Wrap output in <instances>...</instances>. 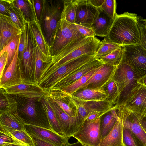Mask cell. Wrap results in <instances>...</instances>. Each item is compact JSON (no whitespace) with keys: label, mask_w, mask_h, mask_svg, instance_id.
Masks as SVG:
<instances>
[{"label":"cell","mask_w":146,"mask_h":146,"mask_svg":"<svg viewBox=\"0 0 146 146\" xmlns=\"http://www.w3.org/2000/svg\"><path fill=\"white\" fill-rule=\"evenodd\" d=\"M117 66L102 64L96 69L94 74L78 91L86 88H104L113 79Z\"/></svg>","instance_id":"11"},{"label":"cell","mask_w":146,"mask_h":146,"mask_svg":"<svg viewBox=\"0 0 146 146\" xmlns=\"http://www.w3.org/2000/svg\"><path fill=\"white\" fill-rule=\"evenodd\" d=\"M41 102L52 130L60 136L66 137L61 130L55 112L50 104L49 98L46 94L42 98Z\"/></svg>","instance_id":"25"},{"label":"cell","mask_w":146,"mask_h":146,"mask_svg":"<svg viewBox=\"0 0 146 146\" xmlns=\"http://www.w3.org/2000/svg\"><path fill=\"white\" fill-rule=\"evenodd\" d=\"M96 68L92 70L72 83L59 90L66 93L73 94L77 91L87 82L95 72Z\"/></svg>","instance_id":"34"},{"label":"cell","mask_w":146,"mask_h":146,"mask_svg":"<svg viewBox=\"0 0 146 146\" xmlns=\"http://www.w3.org/2000/svg\"><path fill=\"white\" fill-rule=\"evenodd\" d=\"M52 58V56H48L44 54L37 45L35 49V77L36 83L44 67L47 63L51 60Z\"/></svg>","instance_id":"30"},{"label":"cell","mask_w":146,"mask_h":146,"mask_svg":"<svg viewBox=\"0 0 146 146\" xmlns=\"http://www.w3.org/2000/svg\"><path fill=\"white\" fill-rule=\"evenodd\" d=\"M122 46L113 42L106 38L101 42V44L95 55L100 59L104 57Z\"/></svg>","instance_id":"32"},{"label":"cell","mask_w":146,"mask_h":146,"mask_svg":"<svg viewBox=\"0 0 146 146\" xmlns=\"http://www.w3.org/2000/svg\"><path fill=\"white\" fill-rule=\"evenodd\" d=\"M127 63L141 78L146 75V50L140 44L123 46Z\"/></svg>","instance_id":"10"},{"label":"cell","mask_w":146,"mask_h":146,"mask_svg":"<svg viewBox=\"0 0 146 146\" xmlns=\"http://www.w3.org/2000/svg\"><path fill=\"white\" fill-rule=\"evenodd\" d=\"M95 36L86 37L74 41L57 55L43 68L37 81L38 85L55 70L67 62L84 55H95L100 44Z\"/></svg>","instance_id":"1"},{"label":"cell","mask_w":146,"mask_h":146,"mask_svg":"<svg viewBox=\"0 0 146 146\" xmlns=\"http://www.w3.org/2000/svg\"><path fill=\"white\" fill-rule=\"evenodd\" d=\"M25 36L24 31H23L20 37V42L18 47V57L20 61L21 60L25 45Z\"/></svg>","instance_id":"42"},{"label":"cell","mask_w":146,"mask_h":146,"mask_svg":"<svg viewBox=\"0 0 146 146\" xmlns=\"http://www.w3.org/2000/svg\"><path fill=\"white\" fill-rule=\"evenodd\" d=\"M18 48L13 60L0 78V87L14 84L24 80L20 60L18 57Z\"/></svg>","instance_id":"19"},{"label":"cell","mask_w":146,"mask_h":146,"mask_svg":"<svg viewBox=\"0 0 146 146\" xmlns=\"http://www.w3.org/2000/svg\"><path fill=\"white\" fill-rule=\"evenodd\" d=\"M82 100L86 101H102L108 99L104 88H86L78 90L72 94Z\"/></svg>","instance_id":"24"},{"label":"cell","mask_w":146,"mask_h":146,"mask_svg":"<svg viewBox=\"0 0 146 146\" xmlns=\"http://www.w3.org/2000/svg\"><path fill=\"white\" fill-rule=\"evenodd\" d=\"M118 109L117 121L110 133L102 139L99 146H125L123 139L124 118L119 106Z\"/></svg>","instance_id":"16"},{"label":"cell","mask_w":146,"mask_h":146,"mask_svg":"<svg viewBox=\"0 0 146 146\" xmlns=\"http://www.w3.org/2000/svg\"><path fill=\"white\" fill-rule=\"evenodd\" d=\"M25 125L17 112L0 113V129L7 131L25 130Z\"/></svg>","instance_id":"22"},{"label":"cell","mask_w":146,"mask_h":146,"mask_svg":"<svg viewBox=\"0 0 146 146\" xmlns=\"http://www.w3.org/2000/svg\"><path fill=\"white\" fill-rule=\"evenodd\" d=\"M123 46L100 59L104 64L117 66L120 63L123 54Z\"/></svg>","instance_id":"36"},{"label":"cell","mask_w":146,"mask_h":146,"mask_svg":"<svg viewBox=\"0 0 146 146\" xmlns=\"http://www.w3.org/2000/svg\"><path fill=\"white\" fill-rule=\"evenodd\" d=\"M14 2L20 9L27 22H38L33 0H14Z\"/></svg>","instance_id":"26"},{"label":"cell","mask_w":146,"mask_h":146,"mask_svg":"<svg viewBox=\"0 0 146 146\" xmlns=\"http://www.w3.org/2000/svg\"><path fill=\"white\" fill-rule=\"evenodd\" d=\"M138 22L140 32V45L146 50V25L145 24L143 18L138 16Z\"/></svg>","instance_id":"41"},{"label":"cell","mask_w":146,"mask_h":146,"mask_svg":"<svg viewBox=\"0 0 146 146\" xmlns=\"http://www.w3.org/2000/svg\"><path fill=\"white\" fill-rule=\"evenodd\" d=\"M97 58L95 55H84L72 60L57 69L39 86L47 94L72 73Z\"/></svg>","instance_id":"5"},{"label":"cell","mask_w":146,"mask_h":146,"mask_svg":"<svg viewBox=\"0 0 146 146\" xmlns=\"http://www.w3.org/2000/svg\"><path fill=\"white\" fill-rule=\"evenodd\" d=\"M117 4L115 0H105L101 7L112 19L114 20L117 14Z\"/></svg>","instance_id":"40"},{"label":"cell","mask_w":146,"mask_h":146,"mask_svg":"<svg viewBox=\"0 0 146 146\" xmlns=\"http://www.w3.org/2000/svg\"><path fill=\"white\" fill-rule=\"evenodd\" d=\"M106 38L122 46L140 44V32L137 15L128 12L117 14Z\"/></svg>","instance_id":"2"},{"label":"cell","mask_w":146,"mask_h":146,"mask_svg":"<svg viewBox=\"0 0 146 146\" xmlns=\"http://www.w3.org/2000/svg\"><path fill=\"white\" fill-rule=\"evenodd\" d=\"M124 120V127L130 129L141 143L146 146V133L141 125L140 120L132 112L120 106Z\"/></svg>","instance_id":"18"},{"label":"cell","mask_w":146,"mask_h":146,"mask_svg":"<svg viewBox=\"0 0 146 146\" xmlns=\"http://www.w3.org/2000/svg\"><path fill=\"white\" fill-rule=\"evenodd\" d=\"M122 106L141 120L146 117V86L141 84Z\"/></svg>","instance_id":"12"},{"label":"cell","mask_w":146,"mask_h":146,"mask_svg":"<svg viewBox=\"0 0 146 146\" xmlns=\"http://www.w3.org/2000/svg\"><path fill=\"white\" fill-rule=\"evenodd\" d=\"M25 36V45L22 58L20 61L23 78L26 81L36 82L35 57L37 44L30 28L26 22L24 30Z\"/></svg>","instance_id":"6"},{"label":"cell","mask_w":146,"mask_h":146,"mask_svg":"<svg viewBox=\"0 0 146 146\" xmlns=\"http://www.w3.org/2000/svg\"><path fill=\"white\" fill-rule=\"evenodd\" d=\"M30 135L32 138L34 146H56L37 137L33 135Z\"/></svg>","instance_id":"44"},{"label":"cell","mask_w":146,"mask_h":146,"mask_svg":"<svg viewBox=\"0 0 146 146\" xmlns=\"http://www.w3.org/2000/svg\"><path fill=\"white\" fill-rule=\"evenodd\" d=\"M86 37L80 32L75 24L61 19L58 26L53 44L50 48L51 55H57L72 42Z\"/></svg>","instance_id":"7"},{"label":"cell","mask_w":146,"mask_h":146,"mask_svg":"<svg viewBox=\"0 0 146 146\" xmlns=\"http://www.w3.org/2000/svg\"><path fill=\"white\" fill-rule=\"evenodd\" d=\"M101 117L93 120H86L72 137L87 146H99L102 140Z\"/></svg>","instance_id":"8"},{"label":"cell","mask_w":146,"mask_h":146,"mask_svg":"<svg viewBox=\"0 0 146 146\" xmlns=\"http://www.w3.org/2000/svg\"><path fill=\"white\" fill-rule=\"evenodd\" d=\"M143 21L145 25H146V19H143Z\"/></svg>","instance_id":"53"},{"label":"cell","mask_w":146,"mask_h":146,"mask_svg":"<svg viewBox=\"0 0 146 146\" xmlns=\"http://www.w3.org/2000/svg\"><path fill=\"white\" fill-rule=\"evenodd\" d=\"M0 88L9 94L25 98L33 99L38 101H41L46 94L36 83L28 82L24 80Z\"/></svg>","instance_id":"9"},{"label":"cell","mask_w":146,"mask_h":146,"mask_svg":"<svg viewBox=\"0 0 146 146\" xmlns=\"http://www.w3.org/2000/svg\"><path fill=\"white\" fill-rule=\"evenodd\" d=\"M66 146H87L85 145L78 141L77 142L73 143H69Z\"/></svg>","instance_id":"52"},{"label":"cell","mask_w":146,"mask_h":146,"mask_svg":"<svg viewBox=\"0 0 146 146\" xmlns=\"http://www.w3.org/2000/svg\"><path fill=\"white\" fill-rule=\"evenodd\" d=\"M140 123L146 133V117L141 120H140Z\"/></svg>","instance_id":"51"},{"label":"cell","mask_w":146,"mask_h":146,"mask_svg":"<svg viewBox=\"0 0 146 146\" xmlns=\"http://www.w3.org/2000/svg\"><path fill=\"white\" fill-rule=\"evenodd\" d=\"M0 146H31L15 138L8 132L0 130Z\"/></svg>","instance_id":"35"},{"label":"cell","mask_w":146,"mask_h":146,"mask_svg":"<svg viewBox=\"0 0 146 146\" xmlns=\"http://www.w3.org/2000/svg\"><path fill=\"white\" fill-rule=\"evenodd\" d=\"M8 4L9 0H0V14L9 16L8 8Z\"/></svg>","instance_id":"47"},{"label":"cell","mask_w":146,"mask_h":146,"mask_svg":"<svg viewBox=\"0 0 146 146\" xmlns=\"http://www.w3.org/2000/svg\"><path fill=\"white\" fill-rule=\"evenodd\" d=\"M137 82L141 84L146 86V75L141 78Z\"/></svg>","instance_id":"50"},{"label":"cell","mask_w":146,"mask_h":146,"mask_svg":"<svg viewBox=\"0 0 146 146\" xmlns=\"http://www.w3.org/2000/svg\"><path fill=\"white\" fill-rule=\"evenodd\" d=\"M38 46L45 55L51 56L50 48L42 33L39 23H28Z\"/></svg>","instance_id":"27"},{"label":"cell","mask_w":146,"mask_h":146,"mask_svg":"<svg viewBox=\"0 0 146 146\" xmlns=\"http://www.w3.org/2000/svg\"><path fill=\"white\" fill-rule=\"evenodd\" d=\"M49 99L62 133L65 136L70 137L76 132V118L70 116L57 104Z\"/></svg>","instance_id":"17"},{"label":"cell","mask_w":146,"mask_h":146,"mask_svg":"<svg viewBox=\"0 0 146 146\" xmlns=\"http://www.w3.org/2000/svg\"><path fill=\"white\" fill-rule=\"evenodd\" d=\"M76 5L75 24L91 28L98 11L89 0H75Z\"/></svg>","instance_id":"13"},{"label":"cell","mask_w":146,"mask_h":146,"mask_svg":"<svg viewBox=\"0 0 146 146\" xmlns=\"http://www.w3.org/2000/svg\"><path fill=\"white\" fill-rule=\"evenodd\" d=\"M21 35L13 38L0 51V56L5 52L8 53L4 73L13 60L19 46Z\"/></svg>","instance_id":"31"},{"label":"cell","mask_w":146,"mask_h":146,"mask_svg":"<svg viewBox=\"0 0 146 146\" xmlns=\"http://www.w3.org/2000/svg\"><path fill=\"white\" fill-rule=\"evenodd\" d=\"M118 117V107L115 105L111 110L101 117L100 128L102 139L111 131Z\"/></svg>","instance_id":"23"},{"label":"cell","mask_w":146,"mask_h":146,"mask_svg":"<svg viewBox=\"0 0 146 146\" xmlns=\"http://www.w3.org/2000/svg\"><path fill=\"white\" fill-rule=\"evenodd\" d=\"M140 79L126 62L123 54L113 77L117 87L119 95L118 102L116 106H119L124 104L132 92L141 85L137 82Z\"/></svg>","instance_id":"4"},{"label":"cell","mask_w":146,"mask_h":146,"mask_svg":"<svg viewBox=\"0 0 146 146\" xmlns=\"http://www.w3.org/2000/svg\"><path fill=\"white\" fill-rule=\"evenodd\" d=\"M103 64L104 63L98 58L87 63L68 75L51 90L62 89Z\"/></svg>","instance_id":"20"},{"label":"cell","mask_w":146,"mask_h":146,"mask_svg":"<svg viewBox=\"0 0 146 146\" xmlns=\"http://www.w3.org/2000/svg\"><path fill=\"white\" fill-rule=\"evenodd\" d=\"M108 112H101L98 111H93L89 113L86 119L88 120H93L101 117Z\"/></svg>","instance_id":"48"},{"label":"cell","mask_w":146,"mask_h":146,"mask_svg":"<svg viewBox=\"0 0 146 146\" xmlns=\"http://www.w3.org/2000/svg\"><path fill=\"white\" fill-rule=\"evenodd\" d=\"M97 8V14L90 28L94 32L96 36L106 37L114 20L109 16L101 7Z\"/></svg>","instance_id":"21"},{"label":"cell","mask_w":146,"mask_h":146,"mask_svg":"<svg viewBox=\"0 0 146 146\" xmlns=\"http://www.w3.org/2000/svg\"><path fill=\"white\" fill-rule=\"evenodd\" d=\"M123 139L125 146H142L132 131L129 129L124 127Z\"/></svg>","instance_id":"38"},{"label":"cell","mask_w":146,"mask_h":146,"mask_svg":"<svg viewBox=\"0 0 146 146\" xmlns=\"http://www.w3.org/2000/svg\"><path fill=\"white\" fill-rule=\"evenodd\" d=\"M8 53L5 52L0 56V78L3 76L6 66L7 58Z\"/></svg>","instance_id":"46"},{"label":"cell","mask_w":146,"mask_h":146,"mask_svg":"<svg viewBox=\"0 0 146 146\" xmlns=\"http://www.w3.org/2000/svg\"><path fill=\"white\" fill-rule=\"evenodd\" d=\"M2 130L8 132L15 138L26 144L31 146H34L31 137L26 130L7 131L3 130Z\"/></svg>","instance_id":"39"},{"label":"cell","mask_w":146,"mask_h":146,"mask_svg":"<svg viewBox=\"0 0 146 146\" xmlns=\"http://www.w3.org/2000/svg\"><path fill=\"white\" fill-rule=\"evenodd\" d=\"M23 31L10 17L0 14V51L13 38L21 35Z\"/></svg>","instance_id":"15"},{"label":"cell","mask_w":146,"mask_h":146,"mask_svg":"<svg viewBox=\"0 0 146 146\" xmlns=\"http://www.w3.org/2000/svg\"><path fill=\"white\" fill-rule=\"evenodd\" d=\"M75 25L80 32L85 37H94L96 36L94 33L90 28Z\"/></svg>","instance_id":"43"},{"label":"cell","mask_w":146,"mask_h":146,"mask_svg":"<svg viewBox=\"0 0 146 146\" xmlns=\"http://www.w3.org/2000/svg\"><path fill=\"white\" fill-rule=\"evenodd\" d=\"M8 8L9 16L12 21L23 31L27 22L20 9L15 4L14 0H9Z\"/></svg>","instance_id":"29"},{"label":"cell","mask_w":146,"mask_h":146,"mask_svg":"<svg viewBox=\"0 0 146 146\" xmlns=\"http://www.w3.org/2000/svg\"><path fill=\"white\" fill-rule=\"evenodd\" d=\"M104 88L107 94L108 100L113 105H116L118 102L119 95L117 87L113 78Z\"/></svg>","instance_id":"37"},{"label":"cell","mask_w":146,"mask_h":146,"mask_svg":"<svg viewBox=\"0 0 146 146\" xmlns=\"http://www.w3.org/2000/svg\"><path fill=\"white\" fill-rule=\"evenodd\" d=\"M90 3L94 6L98 8L101 7L105 0H89Z\"/></svg>","instance_id":"49"},{"label":"cell","mask_w":146,"mask_h":146,"mask_svg":"<svg viewBox=\"0 0 146 146\" xmlns=\"http://www.w3.org/2000/svg\"><path fill=\"white\" fill-rule=\"evenodd\" d=\"M25 129L30 135L37 137L56 146H66L70 137L60 136L53 131L43 127L25 125Z\"/></svg>","instance_id":"14"},{"label":"cell","mask_w":146,"mask_h":146,"mask_svg":"<svg viewBox=\"0 0 146 146\" xmlns=\"http://www.w3.org/2000/svg\"><path fill=\"white\" fill-rule=\"evenodd\" d=\"M64 8L61 19L67 22L75 24L76 18V5L74 0H63Z\"/></svg>","instance_id":"33"},{"label":"cell","mask_w":146,"mask_h":146,"mask_svg":"<svg viewBox=\"0 0 146 146\" xmlns=\"http://www.w3.org/2000/svg\"><path fill=\"white\" fill-rule=\"evenodd\" d=\"M63 0H43L39 21L40 28L50 48L54 39L64 8Z\"/></svg>","instance_id":"3"},{"label":"cell","mask_w":146,"mask_h":146,"mask_svg":"<svg viewBox=\"0 0 146 146\" xmlns=\"http://www.w3.org/2000/svg\"><path fill=\"white\" fill-rule=\"evenodd\" d=\"M34 2L37 19L39 22L42 10L43 0H34Z\"/></svg>","instance_id":"45"},{"label":"cell","mask_w":146,"mask_h":146,"mask_svg":"<svg viewBox=\"0 0 146 146\" xmlns=\"http://www.w3.org/2000/svg\"><path fill=\"white\" fill-rule=\"evenodd\" d=\"M18 102L0 88V113L17 112Z\"/></svg>","instance_id":"28"}]
</instances>
